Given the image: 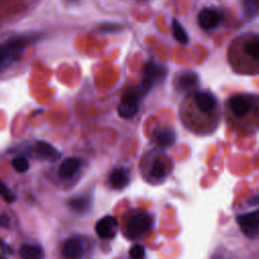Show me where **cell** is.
<instances>
[{
	"instance_id": "1",
	"label": "cell",
	"mask_w": 259,
	"mask_h": 259,
	"mask_svg": "<svg viewBox=\"0 0 259 259\" xmlns=\"http://www.w3.org/2000/svg\"><path fill=\"white\" fill-rule=\"evenodd\" d=\"M153 225L154 219L149 211L136 210L130 214L125 222V236L131 240L142 239L151 233Z\"/></svg>"
},
{
	"instance_id": "2",
	"label": "cell",
	"mask_w": 259,
	"mask_h": 259,
	"mask_svg": "<svg viewBox=\"0 0 259 259\" xmlns=\"http://www.w3.org/2000/svg\"><path fill=\"white\" fill-rule=\"evenodd\" d=\"M30 38L21 36V37H14L9 40H7L5 44L1 47V55H0V64L2 70L9 66L10 64L16 62L19 60L26 49V47L29 45Z\"/></svg>"
},
{
	"instance_id": "3",
	"label": "cell",
	"mask_w": 259,
	"mask_h": 259,
	"mask_svg": "<svg viewBox=\"0 0 259 259\" xmlns=\"http://www.w3.org/2000/svg\"><path fill=\"white\" fill-rule=\"evenodd\" d=\"M236 222L240 227L241 232L250 239H255L259 236V208L253 211L238 214Z\"/></svg>"
},
{
	"instance_id": "4",
	"label": "cell",
	"mask_w": 259,
	"mask_h": 259,
	"mask_svg": "<svg viewBox=\"0 0 259 259\" xmlns=\"http://www.w3.org/2000/svg\"><path fill=\"white\" fill-rule=\"evenodd\" d=\"M231 112L237 117L247 115L255 105V97L251 94L241 93L233 95L228 101Z\"/></svg>"
},
{
	"instance_id": "5",
	"label": "cell",
	"mask_w": 259,
	"mask_h": 259,
	"mask_svg": "<svg viewBox=\"0 0 259 259\" xmlns=\"http://www.w3.org/2000/svg\"><path fill=\"white\" fill-rule=\"evenodd\" d=\"M194 106L207 115H211L218 106L215 96L208 91L195 90L187 98Z\"/></svg>"
},
{
	"instance_id": "6",
	"label": "cell",
	"mask_w": 259,
	"mask_h": 259,
	"mask_svg": "<svg viewBox=\"0 0 259 259\" xmlns=\"http://www.w3.org/2000/svg\"><path fill=\"white\" fill-rule=\"evenodd\" d=\"M142 98L136 89L125 92L117 105V112L122 118H132L139 110V100Z\"/></svg>"
},
{
	"instance_id": "7",
	"label": "cell",
	"mask_w": 259,
	"mask_h": 259,
	"mask_svg": "<svg viewBox=\"0 0 259 259\" xmlns=\"http://www.w3.org/2000/svg\"><path fill=\"white\" fill-rule=\"evenodd\" d=\"M167 75V68L155 61H150L145 66L144 77L141 84L150 90L156 83L162 81Z\"/></svg>"
},
{
	"instance_id": "8",
	"label": "cell",
	"mask_w": 259,
	"mask_h": 259,
	"mask_svg": "<svg viewBox=\"0 0 259 259\" xmlns=\"http://www.w3.org/2000/svg\"><path fill=\"white\" fill-rule=\"evenodd\" d=\"M118 231V222L113 215H105L101 218L95 225V232L105 240L113 239Z\"/></svg>"
},
{
	"instance_id": "9",
	"label": "cell",
	"mask_w": 259,
	"mask_h": 259,
	"mask_svg": "<svg viewBox=\"0 0 259 259\" xmlns=\"http://www.w3.org/2000/svg\"><path fill=\"white\" fill-rule=\"evenodd\" d=\"M221 21L222 16L219 11L210 7L202 8L197 15L198 25L205 31L214 29L217 26H219Z\"/></svg>"
},
{
	"instance_id": "10",
	"label": "cell",
	"mask_w": 259,
	"mask_h": 259,
	"mask_svg": "<svg viewBox=\"0 0 259 259\" xmlns=\"http://www.w3.org/2000/svg\"><path fill=\"white\" fill-rule=\"evenodd\" d=\"M198 83L199 77L193 71L179 72L174 79V86L179 92L191 91L197 87Z\"/></svg>"
},
{
	"instance_id": "11",
	"label": "cell",
	"mask_w": 259,
	"mask_h": 259,
	"mask_svg": "<svg viewBox=\"0 0 259 259\" xmlns=\"http://www.w3.org/2000/svg\"><path fill=\"white\" fill-rule=\"evenodd\" d=\"M62 253L68 258L81 257L84 253V242L79 236H72L64 242Z\"/></svg>"
},
{
	"instance_id": "12",
	"label": "cell",
	"mask_w": 259,
	"mask_h": 259,
	"mask_svg": "<svg viewBox=\"0 0 259 259\" xmlns=\"http://www.w3.org/2000/svg\"><path fill=\"white\" fill-rule=\"evenodd\" d=\"M34 154L41 160L55 162L61 157V153L50 143L45 141H37L33 147Z\"/></svg>"
},
{
	"instance_id": "13",
	"label": "cell",
	"mask_w": 259,
	"mask_h": 259,
	"mask_svg": "<svg viewBox=\"0 0 259 259\" xmlns=\"http://www.w3.org/2000/svg\"><path fill=\"white\" fill-rule=\"evenodd\" d=\"M81 166V159L77 157H69L61 163L58 170V176L60 179H71L79 172Z\"/></svg>"
},
{
	"instance_id": "14",
	"label": "cell",
	"mask_w": 259,
	"mask_h": 259,
	"mask_svg": "<svg viewBox=\"0 0 259 259\" xmlns=\"http://www.w3.org/2000/svg\"><path fill=\"white\" fill-rule=\"evenodd\" d=\"M131 180L130 171L124 167H118L113 169L108 176V183L111 188L120 190L124 188Z\"/></svg>"
},
{
	"instance_id": "15",
	"label": "cell",
	"mask_w": 259,
	"mask_h": 259,
	"mask_svg": "<svg viewBox=\"0 0 259 259\" xmlns=\"http://www.w3.org/2000/svg\"><path fill=\"white\" fill-rule=\"evenodd\" d=\"M171 171L170 160L165 157H156L150 167V176L153 179L159 180L165 178Z\"/></svg>"
},
{
	"instance_id": "16",
	"label": "cell",
	"mask_w": 259,
	"mask_h": 259,
	"mask_svg": "<svg viewBox=\"0 0 259 259\" xmlns=\"http://www.w3.org/2000/svg\"><path fill=\"white\" fill-rule=\"evenodd\" d=\"M176 132L171 127H162L154 133V142L161 147H170L176 142Z\"/></svg>"
},
{
	"instance_id": "17",
	"label": "cell",
	"mask_w": 259,
	"mask_h": 259,
	"mask_svg": "<svg viewBox=\"0 0 259 259\" xmlns=\"http://www.w3.org/2000/svg\"><path fill=\"white\" fill-rule=\"evenodd\" d=\"M243 51L250 59L259 62V36H252L243 44Z\"/></svg>"
},
{
	"instance_id": "18",
	"label": "cell",
	"mask_w": 259,
	"mask_h": 259,
	"mask_svg": "<svg viewBox=\"0 0 259 259\" xmlns=\"http://www.w3.org/2000/svg\"><path fill=\"white\" fill-rule=\"evenodd\" d=\"M19 256L22 258H42L44 257V250L38 245H31V244H23L19 248Z\"/></svg>"
},
{
	"instance_id": "19",
	"label": "cell",
	"mask_w": 259,
	"mask_h": 259,
	"mask_svg": "<svg viewBox=\"0 0 259 259\" xmlns=\"http://www.w3.org/2000/svg\"><path fill=\"white\" fill-rule=\"evenodd\" d=\"M70 206L71 208L79 213H83L87 211L90 207L91 200L88 196H78L70 200Z\"/></svg>"
},
{
	"instance_id": "20",
	"label": "cell",
	"mask_w": 259,
	"mask_h": 259,
	"mask_svg": "<svg viewBox=\"0 0 259 259\" xmlns=\"http://www.w3.org/2000/svg\"><path fill=\"white\" fill-rule=\"evenodd\" d=\"M172 34L174 38L181 45H186L189 40V36L186 30L183 28L181 23L176 19H173L172 21Z\"/></svg>"
},
{
	"instance_id": "21",
	"label": "cell",
	"mask_w": 259,
	"mask_h": 259,
	"mask_svg": "<svg viewBox=\"0 0 259 259\" xmlns=\"http://www.w3.org/2000/svg\"><path fill=\"white\" fill-rule=\"evenodd\" d=\"M11 165L13 169L18 173H24L29 169V163L27 159L23 156H17L12 159Z\"/></svg>"
},
{
	"instance_id": "22",
	"label": "cell",
	"mask_w": 259,
	"mask_h": 259,
	"mask_svg": "<svg viewBox=\"0 0 259 259\" xmlns=\"http://www.w3.org/2000/svg\"><path fill=\"white\" fill-rule=\"evenodd\" d=\"M1 194H2L3 199L7 203H12L16 199L15 193L10 188H8L4 182H2V184H1Z\"/></svg>"
},
{
	"instance_id": "23",
	"label": "cell",
	"mask_w": 259,
	"mask_h": 259,
	"mask_svg": "<svg viewBox=\"0 0 259 259\" xmlns=\"http://www.w3.org/2000/svg\"><path fill=\"white\" fill-rule=\"evenodd\" d=\"M145 247L141 244H136L130 249V256L132 258H143L145 256Z\"/></svg>"
},
{
	"instance_id": "24",
	"label": "cell",
	"mask_w": 259,
	"mask_h": 259,
	"mask_svg": "<svg viewBox=\"0 0 259 259\" xmlns=\"http://www.w3.org/2000/svg\"><path fill=\"white\" fill-rule=\"evenodd\" d=\"M103 31H108V30H110V31H113V30H115V29H120V26L119 25H116V24H113V23H111V24H104L103 25V27L101 28Z\"/></svg>"
},
{
	"instance_id": "25",
	"label": "cell",
	"mask_w": 259,
	"mask_h": 259,
	"mask_svg": "<svg viewBox=\"0 0 259 259\" xmlns=\"http://www.w3.org/2000/svg\"><path fill=\"white\" fill-rule=\"evenodd\" d=\"M1 226L3 228H9V218L6 217L4 213L1 215Z\"/></svg>"
},
{
	"instance_id": "26",
	"label": "cell",
	"mask_w": 259,
	"mask_h": 259,
	"mask_svg": "<svg viewBox=\"0 0 259 259\" xmlns=\"http://www.w3.org/2000/svg\"><path fill=\"white\" fill-rule=\"evenodd\" d=\"M249 203L251 205H254V204H258L259 203V195H254L252 198L249 199Z\"/></svg>"
}]
</instances>
